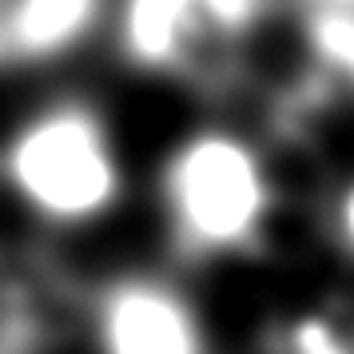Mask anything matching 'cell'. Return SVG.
I'll use <instances>...</instances> for the list:
<instances>
[{
    "mask_svg": "<svg viewBox=\"0 0 354 354\" xmlns=\"http://www.w3.org/2000/svg\"><path fill=\"white\" fill-rule=\"evenodd\" d=\"M306 4V12L310 8H354V0H303Z\"/></svg>",
    "mask_w": 354,
    "mask_h": 354,
    "instance_id": "ba28073f",
    "label": "cell"
},
{
    "mask_svg": "<svg viewBox=\"0 0 354 354\" xmlns=\"http://www.w3.org/2000/svg\"><path fill=\"white\" fill-rule=\"evenodd\" d=\"M96 354H211L203 315L176 279L124 271L92 299Z\"/></svg>",
    "mask_w": 354,
    "mask_h": 354,
    "instance_id": "3957f363",
    "label": "cell"
},
{
    "mask_svg": "<svg viewBox=\"0 0 354 354\" xmlns=\"http://www.w3.org/2000/svg\"><path fill=\"white\" fill-rule=\"evenodd\" d=\"M326 227H330L335 247L354 263V176H346L342 183H338V192L330 195V215H326Z\"/></svg>",
    "mask_w": 354,
    "mask_h": 354,
    "instance_id": "52a82bcc",
    "label": "cell"
},
{
    "mask_svg": "<svg viewBox=\"0 0 354 354\" xmlns=\"http://www.w3.org/2000/svg\"><path fill=\"white\" fill-rule=\"evenodd\" d=\"M306 44L315 52V64L346 92H354V8H310Z\"/></svg>",
    "mask_w": 354,
    "mask_h": 354,
    "instance_id": "8992f818",
    "label": "cell"
},
{
    "mask_svg": "<svg viewBox=\"0 0 354 354\" xmlns=\"http://www.w3.org/2000/svg\"><path fill=\"white\" fill-rule=\"evenodd\" d=\"M112 44L144 76H199L231 52L211 0H112Z\"/></svg>",
    "mask_w": 354,
    "mask_h": 354,
    "instance_id": "277c9868",
    "label": "cell"
},
{
    "mask_svg": "<svg viewBox=\"0 0 354 354\" xmlns=\"http://www.w3.org/2000/svg\"><path fill=\"white\" fill-rule=\"evenodd\" d=\"M163 231L183 259L207 263L255 251L274 215L279 179L259 147L235 124H199L163 151L156 171Z\"/></svg>",
    "mask_w": 354,
    "mask_h": 354,
    "instance_id": "6da1fadb",
    "label": "cell"
},
{
    "mask_svg": "<svg viewBox=\"0 0 354 354\" xmlns=\"http://www.w3.org/2000/svg\"><path fill=\"white\" fill-rule=\"evenodd\" d=\"M0 187L44 227L104 223L128 195V167L92 100L56 96L0 140Z\"/></svg>",
    "mask_w": 354,
    "mask_h": 354,
    "instance_id": "7a4b0ae2",
    "label": "cell"
},
{
    "mask_svg": "<svg viewBox=\"0 0 354 354\" xmlns=\"http://www.w3.org/2000/svg\"><path fill=\"white\" fill-rule=\"evenodd\" d=\"M112 0H0V64L48 68L96 40Z\"/></svg>",
    "mask_w": 354,
    "mask_h": 354,
    "instance_id": "5b68a950",
    "label": "cell"
}]
</instances>
